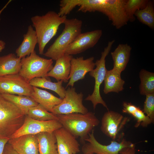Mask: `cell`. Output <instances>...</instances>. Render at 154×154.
Returning a JSON list of instances; mask_svg holds the SVG:
<instances>
[{
  "instance_id": "obj_35",
  "label": "cell",
  "mask_w": 154,
  "mask_h": 154,
  "mask_svg": "<svg viewBox=\"0 0 154 154\" xmlns=\"http://www.w3.org/2000/svg\"><path fill=\"white\" fill-rule=\"evenodd\" d=\"M9 139V137H0V154H2L5 147Z\"/></svg>"
},
{
  "instance_id": "obj_5",
  "label": "cell",
  "mask_w": 154,
  "mask_h": 154,
  "mask_svg": "<svg viewBox=\"0 0 154 154\" xmlns=\"http://www.w3.org/2000/svg\"><path fill=\"white\" fill-rule=\"evenodd\" d=\"M25 116L0 93V137L10 138L22 125Z\"/></svg>"
},
{
  "instance_id": "obj_34",
  "label": "cell",
  "mask_w": 154,
  "mask_h": 154,
  "mask_svg": "<svg viewBox=\"0 0 154 154\" xmlns=\"http://www.w3.org/2000/svg\"><path fill=\"white\" fill-rule=\"evenodd\" d=\"M2 154H19L8 142L6 144Z\"/></svg>"
},
{
  "instance_id": "obj_21",
  "label": "cell",
  "mask_w": 154,
  "mask_h": 154,
  "mask_svg": "<svg viewBox=\"0 0 154 154\" xmlns=\"http://www.w3.org/2000/svg\"><path fill=\"white\" fill-rule=\"evenodd\" d=\"M121 73L113 69L107 70L104 80V93H118L123 90L125 82L121 78Z\"/></svg>"
},
{
  "instance_id": "obj_4",
  "label": "cell",
  "mask_w": 154,
  "mask_h": 154,
  "mask_svg": "<svg viewBox=\"0 0 154 154\" xmlns=\"http://www.w3.org/2000/svg\"><path fill=\"white\" fill-rule=\"evenodd\" d=\"M63 24L62 33L43 54L55 61L65 54L68 46L82 32V22L80 20L66 18Z\"/></svg>"
},
{
  "instance_id": "obj_14",
  "label": "cell",
  "mask_w": 154,
  "mask_h": 154,
  "mask_svg": "<svg viewBox=\"0 0 154 154\" xmlns=\"http://www.w3.org/2000/svg\"><path fill=\"white\" fill-rule=\"evenodd\" d=\"M58 154H76L80 152V144L74 136L63 127L54 132Z\"/></svg>"
},
{
  "instance_id": "obj_30",
  "label": "cell",
  "mask_w": 154,
  "mask_h": 154,
  "mask_svg": "<svg viewBox=\"0 0 154 154\" xmlns=\"http://www.w3.org/2000/svg\"><path fill=\"white\" fill-rule=\"evenodd\" d=\"M143 112L154 122V93L146 94Z\"/></svg>"
},
{
  "instance_id": "obj_24",
  "label": "cell",
  "mask_w": 154,
  "mask_h": 154,
  "mask_svg": "<svg viewBox=\"0 0 154 154\" xmlns=\"http://www.w3.org/2000/svg\"><path fill=\"white\" fill-rule=\"evenodd\" d=\"M48 77L35 78L29 83L32 86L48 89L54 92L63 99L64 97L65 88L62 86L63 81L52 82Z\"/></svg>"
},
{
  "instance_id": "obj_18",
  "label": "cell",
  "mask_w": 154,
  "mask_h": 154,
  "mask_svg": "<svg viewBox=\"0 0 154 154\" xmlns=\"http://www.w3.org/2000/svg\"><path fill=\"white\" fill-rule=\"evenodd\" d=\"M33 88L31 97L49 112H51L55 106L59 104L62 101V99L46 90L34 86H33Z\"/></svg>"
},
{
  "instance_id": "obj_26",
  "label": "cell",
  "mask_w": 154,
  "mask_h": 154,
  "mask_svg": "<svg viewBox=\"0 0 154 154\" xmlns=\"http://www.w3.org/2000/svg\"><path fill=\"white\" fill-rule=\"evenodd\" d=\"M135 16L143 24L147 25L150 29L154 28V1L148 0L146 6L143 9L137 11L134 14Z\"/></svg>"
},
{
  "instance_id": "obj_6",
  "label": "cell",
  "mask_w": 154,
  "mask_h": 154,
  "mask_svg": "<svg viewBox=\"0 0 154 154\" xmlns=\"http://www.w3.org/2000/svg\"><path fill=\"white\" fill-rule=\"evenodd\" d=\"M53 63L52 60L40 57L34 50L29 55L21 59V67L18 74L28 82L35 78L46 77L53 67Z\"/></svg>"
},
{
  "instance_id": "obj_13",
  "label": "cell",
  "mask_w": 154,
  "mask_h": 154,
  "mask_svg": "<svg viewBox=\"0 0 154 154\" xmlns=\"http://www.w3.org/2000/svg\"><path fill=\"white\" fill-rule=\"evenodd\" d=\"M94 57H90L84 59L83 56L74 58L71 61L69 80L66 85L73 87L75 82L84 78L86 74L92 71L95 66Z\"/></svg>"
},
{
  "instance_id": "obj_33",
  "label": "cell",
  "mask_w": 154,
  "mask_h": 154,
  "mask_svg": "<svg viewBox=\"0 0 154 154\" xmlns=\"http://www.w3.org/2000/svg\"><path fill=\"white\" fill-rule=\"evenodd\" d=\"M135 145L131 143L129 146L124 147L120 150L119 154H135Z\"/></svg>"
},
{
  "instance_id": "obj_37",
  "label": "cell",
  "mask_w": 154,
  "mask_h": 154,
  "mask_svg": "<svg viewBox=\"0 0 154 154\" xmlns=\"http://www.w3.org/2000/svg\"><path fill=\"white\" fill-rule=\"evenodd\" d=\"M83 154H93L89 153H84Z\"/></svg>"
},
{
  "instance_id": "obj_1",
  "label": "cell",
  "mask_w": 154,
  "mask_h": 154,
  "mask_svg": "<svg viewBox=\"0 0 154 154\" xmlns=\"http://www.w3.org/2000/svg\"><path fill=\"white\" fill-rule=\"evenodd\" d=\"M66 18V16H60L53 11H50L42 16L37 15L31 18L40 54H44L46 45L56 34L59 26L64 23Z\"/></svg>"
},
{
  "instance_id": "obj_17",
  "label": "cell",
  "mask_w": 154,
  "mask_h": 154,
  "mask_svg": "<svg viewBox=\"0 0 154 154\" xmlns=\"http://www.w3.org/2000/svg\"><path fill=\"white\" fill-rule=\"evenodd\" d=\"M131 47L127 44H119L111 52L113 61V69L121 73L125 69L130 58Z\"/></svg>"
},
{
  "instance_id": "obj_28",
  "label": "cell",
  "mask_w": 154,
  "mask_h": 154,
  "mask_svg": "<svg viewBox=\"0 0 154 154\" xmlns=\"http://www.w3.org/2000/svg\"><path fill=\"white\" fill-rule=\"evenodd\" d=\"M27 115L33 119L40 121L58 120L56 115L48 111L39 104L30 109Z\"/></svg>"
},
{
  "instance_id": "obj_3",
  "label": "cell",
  "mask_w": 154,
  "mask_h": 154,
  "mask_svg": "<svg viewBox=\"0 0 154 154\" xmlns=\"http://www.w3.org/2000/svg\"><path fill=\"white\" fill-rule=\"evenodd\" d=\"M126 0H87L84 3L86 12L98 11L107 16L112 25L119 29L129 21L125 6Z\"/></svg>"
},
{
  "instance_id": "obj_16",
  "label": "cell",
  "mask_w": 154,
  "mask_h": 154,
  "mask_svg": "<svg viewBox=\"0 0 154 154\" xmlns=\"http://www.w3.org/2000/svg\"><path fill=\"white\" fill-rule=\"evenodd\" d=\"M73 57L72 55L65 54L59 58L46 77H53L57 82L61 80L65 83L68 82L69 80L71 61Z\"/></svg>"
},
{
  "instance_id": "obj_2",
  "label": "cell",
  "mask_w": 154,
  "mask_h": 154,
  "mask_svg": "<svg viewBox=\"0 0 154 154\" xmlns=\"http://www.w3.org/2000/svg\"><path fill=\"white\" fill-rule=\"evenodd\" d=\"M56 115L62 127L76 138L80 137L81 142L84 144L89 133L100 123L91 112L84 114L75 113Z\"/></svg>"
},
{
  "instance_id": "obj_11",
  "label": "cell",
  "mask_w": 154,
  "mask_h": 154,
  "mask_svg": "<svg viewBox=\"0 0 154 154\" xmlns=\"http://www.w3.org/2000/svg\"><path fill=\"white\" fill-rule=\"evenodd\" d=\"M102 34L101 30L97 29L81 33L67 47L65 54L69 55L81 53L94 46Z\"/></svg>"
},
{
  "instance_id": "obj_32",
  "label": "cell",
  "mask_w": 154,
  "mask_h": 154,
  "mask_svg": "<svg viewBox=\"0 0 154 154\" xmlns=\"http://www.w3.org/2000/svg\"><path fill=\"white\" fill-rule=\"evenodd\" d=\"M122 112L132 115L137 110V107L131 103L123 102Z\"/></svg>"
},
{
  "instance_id": "obj_36",
  "label": "cell",
  "mask_w": 154,
  "mask_h": 154,
  "mask_svg": "<svg viewBox=\"0 0 154 154\" xmlns=\"http://www.w3.org/2000/svg\"><path fill=\"white\" fill-rule=\"evenodd\" d=\"M5 45L6 43L4 41L0 40V52L5 48Z\"/></svg>"
},
{
  "instance_id": "obj_9",
  "label": "cell",
  "mask_w": 154,
  "mask_h": 154,
  "mask_svg": "<svg viewBox=\"0 0 154 154\" xmlns=\"http://www.w3.org/2000/svg\"><path fill=\"white\" fill-rule=\"evenodd\" d=\"M62 127L61 124L57 120L40 121L33 119L26 115L22 125L11 136L10 139L26 134L36 135L44 132H53Z\"/></svg>"
},
{
  "instance_id": "obj_19",
  "label": "cell",
  "mask_w": 154,
  "mask_h": 154,
  "mask_svg": "<svg viewBox=\"0 0 154 154\" xmlns=\"http://www.w3.org/2000/svg\"><path fill=\"white\" fill-rule=\"evenodd\" d=\"M23 37V41L15 51L17 56L21 58L29 55L35 50L37 44L36 33L32 25L28 27L27 32Z\"/></svg>"
},
{
  "instance_id": "obj_22",
  "label": "cell",
  "mask_w": 154,
  "mask_h": 154,
  "mask_svg": "<svg viewBox=\"0 0 154 154\" xmlns=\"http://www.w3.org/2000/svg\"><path fill=\"white\" fill-rule=\"evenodd\" d=\"M39 154H58L56 140L54 132H44L36 135Z\"/></svg>"
},
{
  "instance_id": "obj_20",
  "label": "cell",
  "mask_w": 154,
  "mask_h": 154,
  "mask_svg": "<svg viewBox=\"0 0 154 154\" xmlns=\"http://www.w3.org/2000/svg\"><path fill=\"white\" fill-rule=\"evenodd\" d=\"M21 58L13 53L0 56V76L19 73Z\"/></svg>"
},
{
  "instance_id": "obj_15",
  "label": "cell",
  "mask_w": 154,
  "mask_h": 154,
  "mask_svg": "<svg viewBox=\"0 0 154 154\" xmlns=\"http://www.w3.org/2000/svg\"><path fill=\"white\" fill-rule=\"evenodd\" d=\"M8 143L19 154H39L36 135L26 134L10 139Z\"/></svg>"
},
{
  "instance_id": "obj_31",
  "label": "cell",
  "mask_w": 154,
  "mask_h": 154,
  "mask_svg": "<svg viewBox=\"0 0 154 154\" xmlns=\"http://www.w3.org/2000/svg\"><path fill=\"white\" fill-rule=\"evenodd\" d=\"M135 119L137 122L135 127H138L140 125L143 127H147L148 125L153 123L150 118L144 113L143 110L138 107L136 111L132 115Z\"/></svg>"
},
{
  "instance_id": "obj_8",
  "label": "cell",
  "mask_w": 154,
  "mask_h": 154,
  "mask_svg": "<svg viewBox=\"0 0 154 154\" xmlns=\"http://www.w3.org/2000/svg\"><path fill=\"white\" fill-rule=\"evenodd\" d=\"M83 96L82 92H76L75 88L68 87L65 90V96L62 102L55 106L51 112L56 115L87 113L88 110L83 104Z\"/></svg>"
},
{
  "instance_id": "obj_12",
  "label": "cell",
  "mask_w": 154,
  "mask_h": 154,
  "mask_svg": "<svg viewBox=\"0 0 154 154\" xmlns=\"http://www.w3.org/2000/svg\"><path fill=\"white\" fill-rule=\"evenodd\" d=\"M127 120V118L124 117L120 113L108 110L102 118L101 130L106 136L114 140Z\"/></svg>"
},
{
  "instance_id": "obj_27",
  "label": "cell",
  "mask_w": 154,
  "mask_h": 154,
  "mask_svg": "<svg viewBox=\"0 0 154 154\" xmlns=\"http://www.w3.org/2000/svg\"><path fill=\"white\" fill-rule=\"evenodd\" d=\"M141 83L139 86V92L142 95L154 93V73L144 69L139 72Z\"/></svg>"
},
{
  "instance_id": "obj_23",
  "label": "cell",
  "mask_w": 154,
  "mask_h": 154,
  "mask_svg": "<svg viewBox=\"0 0 154 154\" xmlns=\"http://www.w3.org/2000/svg\"><path fill=\"white\" fill-rule=\"evenodd\" d=\"M11 81V94L27 96L31 97L33 86L18 74L8 75Z\"/></svg>"
},
{
  "instance_id": "obj_7",
  "label": "cell",
  "mask_w": 154,
  "mask_h": 154,
  "mask_svg": "<svg viewBox=\"0 0 154 154\" xmlns=\"http://www.w3.org/2000/svg\"><path fill=\"white\" fill-rule=\"evenodd\" d=\"M114 42V40L108 42L107 45L101 52L100 58L97 60L95 62L96 68L89 72L90 75L94 79L95 85L92 93L91 95H89L85 100L91 102L94 110L98 104H101L108 110L106 103L101 96L100 88L101 84L104 81L107 70L106 67V58L110 52Z\"/></svg>"
},
{
  "instance_id": "obj_25",
  "label": "cell",
  "mask_w": 154,
  "mask_h": 154,
  "mask_svg": "<svg viewBox=\"0 0 154 154\" xmlns=\"http://www.w3.org/2000/svg\"><path fill=\"white\" fill-rule=\"evenodd\" d=\"M3 97L19 108L26 115L31 108L38 104L32 98L23 95L11 94H1Z\"/></svg>"
},
{
  "instance_id": "obj_10",
  "label": "cell",
  "mask_w": 154,
  "mask_h": 154,
  "mask_svg": "<svg viewBox=\"0 0 154 154\" xmlns=\"http://www.w3.org/2000/svg\"><path fill=\"white\" fill-rule=\"evenodd\" d=\"M85 141L88 143H84L82 147V150L84 153L119 154V152L122 149L129 146L132 143L123 139L119 142L113 140L109 145H102L95 138L94 135V129L91 133H89L88 138Z\"/></svg>"
},
{
  "instance_id": "obj_29",
  "label": "cell",
  "mask_w": 154,
  "mask_h": 154,
  "mask_svg": "<svg viewBox=\"0 0 154 154\" xmlns=\"http://www.w3.org/2000/svg\"><path fill=\"white\" fill-rule=\"evenodd\" d=\"M148 1V0H126L125 9L129 21L133 22L135 21V12L144 8Z\"/></svg>"
}]
</instances>
